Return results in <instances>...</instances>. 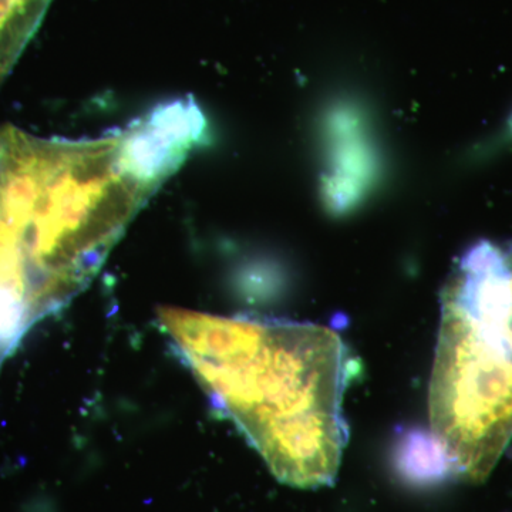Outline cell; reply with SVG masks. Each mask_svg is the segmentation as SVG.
Listing matches in <instances>:
<instances>
[{"label": "cell", "mask_w": 512, "mask_h": 512, "mask_svg": "<svg viewBox=\"0 0 512 512\" xmlns=\"http://www.w3.org/2000/svg\"><path fill=\"white\" fill-rule=\"evenodd\" d=\"M164 332L218 412L281 483H335L349 427L343 399L357 365L335 330L313 323L160 309Z\"/></svg>", "instance_id": "cell-1"}, {"label": "cell", "mask_w": 512, "mask_h": 512, "mask_svg": "<svg viewBox=\"0 0 512 512\" xmlns=\"http://www.w3.org/2000/svg\"><path fill=\"white\" fill-rule=\"evenodd\" d=\"M156 191L130 163L123 133L72 141L0 127V210L52 312L92 281Z\"/></svg>", "instance_id": "cell-2"}, {"label": "cell", "mask_w": 512, "mask_h": 512, "mask_svg": "<svg viewBox=\"0 0 512 512\" xmlns=\"http://www.w3.org/2000/svg\"><path fill=\"white\" fill-rule=\"evenodd\" d=\"M441 299L476 313L495 326L512 349V241H478L457 259Z\"/></svg>", "instance_id": "cell-3"}, {"label": "cell", "mask_w": 512, "mask_h": 512, "mask_svg": "<svg viewBox=\"0 0 512 512\" xmlns=\"http://www.w3.org/2000/svg\"><path fill=\"white\" fill-rule=\"evenodd\" d=\"M42 315L46 313L28 254L0 212V352L8 356Z\"/></svg>", "instance_id": "cell-4"}, {"label": "cell", "mask_w": 512, "mask_h": 512, "mask_svg": "<svg viewBox=\"0 0 512 512\" xmlns=\"http://www.w3.org/2000/svg\"><path fill=\"white\" fill-rule=\"evenodd\" d=\"M52 0H0V84L42 25Z\"/></svg>", "instance_id": "cell-5"}, {"label": "cell", "mask_w": 512, "mask_h": 512, "mask_svg": "<svg viewBox=\"0 0 512 512\" xmlns=\"http://www.w3.org/2000/svg\"><path fill=\"white\" fill-rule=\"evenodd\" d=\"M397 468L414 484H433L454 474L446 448L433 433L406 436L397 451Z\"/></svg>", "instance_id": "cell-6"}, {"label": "cell", "mask_w": 512, "mask_h": 512, "mask_svg": "<svg viewBox=\"0 0 512 512\" xmlns=\"http://www.w3.org/2000/svg\"><path fill=\"white\" fill-rule=\"evenodd\" d=\"M5 357H6V356H5V355H3V353H2V352H0V363H2V360H3V359H5Z\"/></svg>", "instance_id": "cell-7"}]
</instances>
